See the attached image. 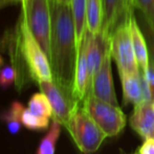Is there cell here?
Wrapping results in <instances>:
<instances>
[{
    "mask_svg": "<svg viewBox=\"0 0 154 154\" xmlns=\"http://www.w3.org/2000/svg\"><path fill=\"white\" fill-rule=\"evenodd\" d=\"M51 62L54 82L72 92L78 45L70 4L51 3Z\"/></svg>",
    "mask_w": 154,
    "mask_h": 154,
    "instance_id": "6da1fadb",
    "label": "cell"
},
{
    "mask_svg": "<svg viewBox=\"0 0 154 154\" xmlns=\"http://www.w3.org/2000/svg\"><path fill=\"white\" fill-rule=\"evenodd\" d=\"M15 40L32 79L37 83L54 81L48 57L34 37L22 13L15 29Z\"/></svg>",
    "mask_w": 154,
    "mask_h": 154,
    "instance_id": "7a4b0ae2",
    "label": "cell"
},
{
    "mask_svg": "<svg viewBox=\"0 0 154 154\" xmlns=\"http://www.w3.org/2000/svg\"><path fill=\"white\" fill-rule=\"evenodd\" d=\"M66 129L68 130L78 149L84 154L97 152L107 137L85 111L82 104L72 112Z\"/></svg>",
    "mask_w": 154,
    "mask_h": 154,
    "instance_id": "3957f363",
    "label": "cell"
},
{
    "mask_svg": "<svg viewBox=\"0 0 154 154\" xmlns=\"http://www.w3.org/2000/svg\"><path fill=\"white\" fill-rule=\"evenodd\" d=\"M82 106L107 137H114L125 129L127 118L119 105L95 97L88 93Z\"/></svg>",
    "mask_w": 154,
    "mask_h": 154,
    "instance_id": "277c9868",
    "label": "cell"
},
{
    "mask_svg": "<svg viewBox=\"0 0 154 154\" xmlns=\"http://www.w3.org/2000/svg\"><path fill=\"white\" fill-rule=\"evenodd\" d=\"M29 29L49 59L51 39V12L49 0H29L21 11Z\"/></svg>",
    "mask_w": 154,
    "mask_h": 154,
    "instance_id": "5b68a950",
    "label": "cell"
},
{
    "mask_svg": "<svg viewBox=\"0 0 154 154\" xmlns=\"http://www.w3.org/2000/svg\"><path fill=\"white\" fill-rule=\"evenodd\" d=\"M109 47L111 58L116 62L120 77L140 72L128 20L121 23L111 34L109 38Z\"/></svg>",
    "mask_w": 154,
    "mask_h": 154,
    "instance_id": "8992f818",
    "label": "cell"
},
{
    "mask_svg": "<svg viewBox=\"0 0 154 154\" xmlns=\"http://www.w3.org/2000/svg\"><path fill=\"white\" fill-rule=\"evenodd\" d=\"M39 84L41 91L46 94L53 108V118L65 128L68 125L70 116L79 105L72 92L58 85L54 81H42Z\"/></svg>",
    "mask_w": 154,
    "mask_h": 154,
    "instance_id": "52a82bcc",
    "label": "cell"
},
{
    "mask_svg": "<svg viewBox=\"0 0 154 154\" xmlns=\"http://www.w3.org/2000/svg\"><path fill=\"white\" fill-rule=\"evenodd\" d=\"M111 60L112 58L109 47L105 54L101 67L93 78L89 93L102 101L108 102L113 105H119L116 89H114L113 77H112Z\"/></svg>",
    "mask_w": 154,
    "mask_h": 154,
    "instance_id": "ba28073f",
    "label": "cell"
},
{
    "mask_svg": "<svg viewBox=\"0 0 154 154\" xmlns=\"http://www.w3.org/2000/svg\"><path fill=\"white\" fill-rule=\"evenodd\" d=\"M90 90V79L87 64V32L81 45L78 48L75 79L72 85V95L78 103L82 104Z\"/></svg>",
    "mask_w": 154,
    "mask_h": 154,
    "instance_id": "9c48e42d",
    "label": "cell"
},
{
    "mask_svg": "<svg viewBox=\"0 0 154 154\" xmlns=\"http://www.w3.org/2000/svg\"><path fill=\"white\" fill-rule=\"evenodd\" d=\"M130 127L143 138L154 137V108L152 102L143 101L134 105L133 111L128 120Z\"/></svg>",
    "mask_w": 154,
    "mask_h": 154,
    "instance_id": "30bf717a",
    "label": "cell"
},
{
    "mask_svg": "<svg viewBox=\"0 0 154 154\" xmlns=\"http://www.w3.org/2000/svg\"><path fill=\"white\" fill-rule=\"evenodd\" d=\"M103 25L101 34L109 39L114 29L129 19L125 0H103Z\"/></svg>",
    "mask_w": 154,
    "mask_h": 154,
    "instance_id": "8fae6325",
    "label": "cell"
},
{
    "mask_svg": "<svg viewBox=\"0 0 154 154\" xmlns=\"http://www.w3.org/2000/svg\"><path fill=\"white\" fill-rule=\"evenodd\" d=\"M129 22L130 32H131L132 44H133L134 54H135L136 61H137L138 67L143 72H146L147 69L150 66V60H149V51L148 46L145 36L143 34L140 24L137 22L135 14H132L128 19Z\"/></svg>",
    "mask_w": 154,
    "mask_h": 154,
    "instance_id": "7c38bea8",
    "label": "cell"
},
{
    "mask_svg": "<svg viewBox=\"0 0 154 154\" xmlns=\"http://www.w3.org/2000/svg\"><path fill=\"white\" fill-rule=\"evenodd\" d=\"M120 78L121 82H122L123 105H128V104L136 105L144 101L140 70L138 73L125 75Z\"/></svg>",
    "mask_w": 154,
    "mask_h": 154,
    "instance_id": "4fadbf2b",
    "label": "cell"
},
{
    "mask_svg": "<svg viewBox=\"0 0 154 154\" xmlns=\"http://www.w3.org/2000/svg\"><path fill=\"white\" fill-rule=\"evenodd\" d=\"M103 15V0H86V25L90 34L101 32Z\"/></svg>",
    "mask_w": 154,
    "mask_h": 154,
    "instance_id": "5bb4252c",
    "label": "cell"
},
{
    "mask_svg": "<svg viewBox=\"0 0 154 154\" xmlns=\"http://www.w3.org/2000/svg\"><path fill=\"white\" fill-rule=\"evenodd\" d=\"M71 13H72L73 23H75V40L78 48L84 39L87 25H86V0H71Z\"/></svg>",
    "mask_w": 154,
    "mask_h": 154,
    "instance_id": "9a60e30c",
    "label": "cell"
},
{
    "mask_svg": "<svg viewBox=\"0 0 154 154\" xmlns=\"http://www.w3.org/2000/svg\"><path fill=\"white\" fill-rule=\"evenodd\" d=\"M25 108L23 105L18 101H15L11 104L8 110L3 113L2 116V120L4 121L6 127H8V131L11 134L15 135L20 131L21 127H22V113L24 111Z\"/></svg>",
    "mask_w": 154,
    "mask_h": 154,
    "instance_id": "2e32d148",
    "label": "cell"
},
{
    "mask_svg": "<svg viewBox=\"0 0 154 154\" xmlns=\"http://www.w3.org/2000/svg\"><path fill=\"white\" fill-rule=\"evenodd\" d=\"M61 126L62 125L58 121L53 119L48 132L40 142L36 154H55L56 145L61 133Z\"/></svg>",
    "mask_w": 154,
    "mask_h": 154,
    "instance_id": "e0dca14e",
    "label": "cell"
},
{
    "mask_svg": "<svg viewBox=\"0 0 154 154\" xmlns=\"http://www.w3.org/2000/svg\"><path fill=\"white\" fill-rule=\"evenodd\" d=\"M27 109L36 116L47 119L53 118V108L51 102L47 99L46 94L42 91L32 95L27 104Z\"/></svg>",
    "mask_w": 154,
    "mask_h": 154,
    "instance_id": "ac0fdd59",
    "label": "cell"
},
{
    "mask_svg": "<svg viewBox=\"0 0 154 154\" xmlns=\"http://www.w3.org/2000/svg\"><path fill=\"white\" fill-rule=\"evenodd\" d=\"M134 14L137 19V22L140 24V27L142 29L143 34L145 36L148 46L149 51V60H150V65L154 68V24L149 22L145 16L138 11L134 10Z\"/></svg>",
    "mask_w": 154,
    "mask_h": 154,
    "instance_id": "d6986e66",
    "label": "cell"
},
{
    "mask_svg": "<svg viewBox=\"0 0 154 154\" xmlns=\"http://www.w3.org/2000/svg\"><path fill=\"white\" fill-rule=\"evenodd\" d=\"M22 125L29 130H44L49 127V119L36 116L25 108L22 113Z\"/></svg>",
    "mask_w": 154,
    "mask_h": 154,
    "instance_id": "ffe728a7",
    "label": "cell"
},
{
    "mask_svg": "<svg viewBox=\"0 0 154 154\" xmlns=\"http://www.w3.org/2000/svg\"><path fill=\"white\" fill-rule=\"evenodd\" d=\"M18 79V71L13 65H6L0 70V87L6 89Z\"/></svg>",
    "mask_w": 154,
    "mask_h": 154,
    "instance_id": "44dd1931",
    "label": "cell"
},
{
    "mask_svg": "<svg viewBox=\"0 0 154 154\" xmlns=\"http://www.w3.org/2000/svg\"><path fill=\"white\" fill-rule=\"evenodd\" d=\"M134 10L140 12L145 18L154 24V0H133Z\"/></svg>",
    "mask_w": 154,
    "mask_h": 154,
    "instance_id": "7402d4cb",
    "label": "cell"
},
{
    "mask_svg": "<svg viewBox=\"0 0 154 154\" xmlns=\"http://www.w3.org/2000/svg\"><path fill=\"white\" fill-rule=\"evenodd\" d=\"M138 154H154V137L144 140V143L137 150Z\"/></svg>",
    "mask_w": 154,
    "mask_h": 154,
    "instance_id": "603a6c76",
    "label": "cell"
},
{
    "mask_svg": "<svg viewBox=\"0 0 154 154\" xmlns=\"http://www.w3.org/2000/svg\"><path fill=\"white\" fill-rule=\"evenodd\" d=\"M144 73H145V77H146V79H147V82H148V84H149V87H150L152 97L154 99V68L150 65L149 68L147 69V71Z\"/></svg>",
    "mask_w": 154,
    "mask_h": 154,
    "instance_id": "cb8c5ba5",
    "label": "cell"
},
{
    "mask_svg": "<svg viewBox=\"0 0 154 154\" xmlns=\"http://www.w3.org/2000/svg\"><path fill=\"white\" fill-rule=\"evenodd\" d=\"M29 0H0V10L2 8L6 5H10V4H17V3H21V5H24L27 3Z\"/></svg>",
    "mask_w": 154,
    "mask_h": 154,
    "instance_id": "d4e9b609",
    "label": "cell"
},
{
    "mask_svg": "<svg viewBox=\"0 0 154 154\" xmlns=\"http://www.w3.org/2000/svg\"><path fill=\"white\" fill-rule=\"evenodd\" d=\"M125 5H126V11H127L128 16L130 17L132 14H134L133 0H125Z\"/></svg>",
    "mask_w": 154,
    "mask_h": 154,
    "instance_id": "484cf974",
    "label": "cell"
},
{
    "mask_svg": "<svg viewBox=\"0 0 154 154\" xmlns=\"http://www.w3.org/2000/svg\"><path fill=\"white\" fill-rule=\"evenodd\" d=\"M57 2H60V3H64V4H70L71 0H56Z\"/></svg>",
    "mask_w": 154,
    "mask_h": 154,
    "instance_id": "4316f807",
    "label": "cell"
},
{
    "mask_svg": "<svg viewBox=\"0 0 154 154\" xmlns=\"http://www.w3.org/2000/svg\"><path fill=\"white\" fill-rule=\"evenodd\" d=\"M54 2H56V0H49V4H51V3H54Z\"/></svg>",
    "mask_w": 154,
    "mask_h": 154,
    "instance_id": "83f0119b",
    "label": "cell"
},
{
    "mask_svg": "<svg viewBox=\"0 0 154 154\" xmlns=\"http://www.w3.org/2000/svg\"><path fill=\"white\" fill-rule=\"evenodd\" d=\"M1 64H2V58H1V56H0V66H1Z\"/></svg>",
    "mask_w": 154,
    "mask_h": 154,
    "instance_id": "f1b7e54d",
    "label": "cell"
},
{
    "mask_svg": "<svg viewBox=\"0 0 154 154\" xmlns=\"http://www.w3.org/2000/svg\"><path fill=\"white\" fill-rule=\"evenodd\" d=\"M152 106H153V108H154V99H153V101H152Z\"/></svg>",
    "mask_w": 154,
    "mask_h": 154,
    "instance_id": "f546056e",
    "label": "cell"
},
{
    "mask_svg": "<svg viewBox=\"0 0 154 154\" xmlns=\"http://www.w3.org/2000/svg\"><path fill=\"white\" fill-rule=\"evenodd\" d=\"M133 154H138V152H137V151H135V152H134Z\"/></svg>",
    "mask_w": 154,
    "mask_h": 154,
    "instance_id": "4dcf8cb0",
    "label": "cell"
}]
</instances>
